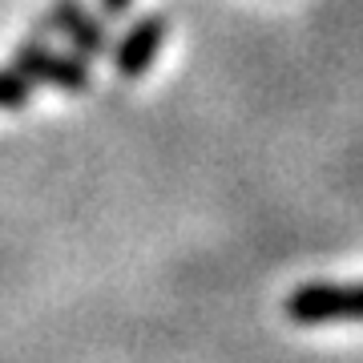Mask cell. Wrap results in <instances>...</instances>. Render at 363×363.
I'll return each mask as SVG.
<instances>
[{
  "label": "cell",
  "instance_id": "cell-1",
  "mask_svg": "<svg viewBox=\"0 0 363 363\" xmlns=\"http://www.w3.org/2000/svg\"><path fill=\"white\" fill-rule=\"evenodd\" d=\"M286 315L303 327L363 323V283H307L291 291Z\"/></svg>",
  "mask_w": 363,
  "mask_h": 363
},
{
  "label": "cell",
  "instance_id": "cell-2",
  "mask_svg": "<svg viewBox=\"0 0 363 363\" xmlns=\"http://www.w3.org/2000/svg\"><path fill=\"white\" fill-rule=\"evenodd\" d=\"M13 73L25 77L28 85H52V89L65 93H85L89 89V69L73 61V57H61L57 49H45V45H21L13 49Z\"/></svg>",
  "mask_w": 363,
  "mask_h": 363
},
{
  "label": "cell",
  "instance_id": "cell-3",
  "mask_svg": "<svg viewBox=\"0 0 363 363\" xmlns=\"http://www.w3.org/2000/svg\"><path fill=\"white\" fill-rule=\"evenodd\" d=\"M162 40H166V16L162 13L142 16V21L121 37V45L113 49V69L121 77H142L145 69L154 65Z\"/></svg>",
  "mask_w": 363,
  "mask_h": 363
},
{
  "label": "cell",
  "instance_id": "cell-4",
  "mask_svg": "<svg viewBox=\"0 0 363 363\" xmlns=\"http://www.w3.org/2000/svg\"><path fill=\"white\" fill-rule=\"evenodd\" d=\"M52 25L61 28V33L73 40V49H81L85 57H101V52H105V28H101V21L85 13L77 0H57V4H52Z\"/></svg>",
  "mask_w": 363,
  "mask_h": 363
},
{
  "label": "cell",
  "instance_id": "cell-5",
  "mask_svg": "<svg viewBox=\"0 0 363 363\" xmlns=\"http://www.w3.org/2000/svg\"><path fill=\"white\" fill-rule=\"evenodd\" d=\"M33 101V85L16 73H0V109H25Z\"/></svg>",
  "mask_w": 363,
  "mask_h": 363
},
{
  "label": "cell",
  "instance_id": "cell-6",
  "mask_svg": "<svg viewBox=\"0 0 363 363\" xmlns=\"http://www.w3.org/2000/svg\"><path fill=\"white\" fill-rule=\"evenodd\" d=\"M101 4H105V13L121 16V13H125V9H130V4H133V0H101Z\"/></svg>",
  "mask_w": 363,
  "mask_h": 363
}]
</instances>
